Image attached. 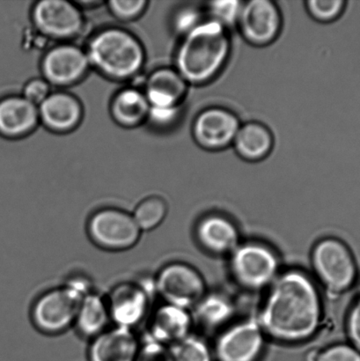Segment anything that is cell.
I'll return each instance as SVG.
<instances>
[{
  "instance_id": "obj_33",
  "label": "cell",
  "mask_w": 360,
  "mask_h": 361,
  "mask_svg": "<svg viewBox=\"0 0 360 361\" xmlns=\"http://www.w3.org/2000/svg\"><path fill=\"white\" fill-rule=\"evenodd\" d=\"M51 94V84L47 80L34 79L28 81L24 87L23 97L39 107Z\"/></svg>"
},
{
  "instance_id": "obj_5",
  "label": "cell",
  "mask_w": 360,
  "mask_h": 361,
  "mask_svg": "<svg viewBox=\"0 0 360 361\" xmlns=\"http://www.w3.org/2000/svg\"><path fill=\"white\" fill-rule=\"evenodd\" d=\"M311 262L317 279L331 298L343 295L357 281L354 255L341 240L328 237L319 240L312 250Z\"/></svg>"
},
{
  "instance_id": "obj_15",
  "label": "cell",
  "mask_w": 360,
  "mask_h": 361,
  "mask_svg": "<svg viewBox=\"0 0 360 361\" xmlns=\"http://www.w3.org/2000/svg\"><path fill=\"white\" fill-rule=\"evenodd\" d=\"M147 324L146 338L168 348L192 334L194 326L190 310L164 302L151 310Z\"/></svg>"
},
{
  "instance_id": "obj_14",
  "label": "cell",
  "mask_w": 360,
  "mask_h": 361,
  "mask_svg": "<svg viewBox=\"0 0 360 361\" xmlns=\"http://www.w3.org/2000/svg\"><path fill=\"white\" fill-rule=\"evenodd\" d=\"M89 67L87 52L72 44H61L49 49L42 62L44 79L58 87L77 83L86 75Z\"/></svg>"
},
{
  "instance_id": "obj_19",
  "label": "cell",
  "mask_w": 360,
  "mask_h": 361,
  "mask_svg": "<svg viewBox=\"0 0 360 361\" xmlns=\"http://www.w3.org/2000/svg\"><path fill=\"white\" fill-rule=\"evenodd\" d=\"M39 118L49 130L66 133L76 128L82 118V107L76 97L69 94H51L38 107Z\"/></svg>"
},
{
  "instance_id": "obj_22",
  "label": "cell",
  "mask_w": 360,
  "mask_h": 361,
  "mask_svg": "<svg viewBox=\"0 0 360 361\" xmlns=\"http://www.w3.org/2000/svg\"><path fill=\"white\" fill-rule=\"evenodd\" d=\"M111 324L106 295L92 290L80 303L74 328L81 338L91 339L107 331Z\"/></svg>"
},
{
  "instance_id": "obj_24",
  "label": "cell",
  "mask_w": 360,
  "mask_h": 361,
  "mask_svg": "<svg viewBox=\"0 0 360 361\" xmlns=\"http://www.w3.org/2000/svg\"><path fill=\"white\" fill-rule=\"evenodd\" d=\"M149 102L146 94L136 88H125L120 91L111 104L113 118L120 125L134 127L148 118Z\"/></svg>"
},
{
  "instance_id": "obj_13",
  "label": "cell",
  "mask_w": 360,
  "mask_h": 361,
  "mask_svg": "<svg viewBox=\"0 0 360 361\" xmlns=\"http://www.w3.org/2000/svg\"><path fill=\"white\" fill-rule=\"evenodd\" d=\"M241 123L234 112L224 108L204 109L193 123L192 134L199 146L209 151H220L234 143Z\"/></svg>"
},
{
  "instance_id": "obj_17",
  "label": "cell",
  "mask_w": 360,
  "mask_h": 361,
  "mask_svg": "<svg viewBox=\"0 0 360 361\" xmlns=\"http://www.w3.org/2000/svg\"><path fill=\"white\" fill-rule=\"evenodd\" d=\"M188 85L178 71L164 67L154 71L148 78L144 94L150 108H180L188 91Z\"/></svg>"
},
{
  "instance_id": "obj_12",
  "label": "cell",
  "mask_w": 360,
  "mask_h": 361,
  "mask_svg": "<svg viewBox=\"0 0 360 361\" xmlns=\"http://www.w3.org/2000/svg\"><path fill=\"white\" fill-rule=\"evenodd\" d=\"M237 26L249 44L257 47L269 45L276 40L281 31L280 11L271 0L243 3Z\"/></svg>"
},
{
  "instance_id": "obj_2",
  "label": "cell",
  "mask_w": 360,
  "mask_h": 361,
  "mask_svg": "<svg viewBox=\"0 0 360 361\" xmlns=\"http://www.w3.org/2000/svg\"><path fill=\"white\" fill-rule=\"evenodd\" d=\"M230 52L227 28L208 19L183 37L176 52V71L188 84L206 85L221 73Z\"/></svg>"
},
{
  "instance_id": "obj_21",
  "label": "cell",
  "mask_w": 360,
  "mask_h": 361,
  "mask_svg": "<svg viewBox=\"0 0 360 361\" xmlns=\"http://www.w3.org/2000/svg\"><path fill=\"white\" fill-rule=\"evenodd\" d=\"M235 312V302L221 293H206L190 310L193 325L206 332L223 331L231 324Z\"/></svg>"
},
{
  "instance_id": "obj_31",
  "label": "cell",
  "mask_w": 360,
  "mask_h": 361,
  "mask_svg": "<svg viewBox=\"0 0 360 361\" xmlns=\"http://www.w3.org/2000/svg\"><path fill=\"white\" fill-rule=\"evenodd\" d=\"M203 14L199 7L186 6L180 9L175 16L174 25L176 31L185 37L194 28L202 23Z\"/></svg>"
},
{
  "instance_id": "obj_8",
  "label": "cell",
  "mask_w": 360,
  "mask_h": 361,
  "mask_svg": "<svg viewBox=\"0 0 360 361\" xmlns=\"http://www.w3.org/2000/svg\"><path fill=\"white\" fill-rule=\"evenodd\" d=\"M87 235L95 246L107 251H126L139 243L142 231L130 212L104 207L88 219Z\"/></svg>"
},
{
  "instance_id": "obj_23",
  "label": "cell",
  "mask_w": 360,
  "mask_h": 361,
  "mask_svg": "<svg viewBox=\"0 0 360 361\" xmlns=\"http://www.w3.org/2000/svg\"><path fill=\"white\" fill-rule=\"evenodd\" d=\"M232 144L240 157L255 162L263 160L271 154L274 139L266 126L259 122H249L241 126Z\"/></svg>"
},
{
  "instance_id": "obj_26",
  "label": "cell",
  "mask_w": 360,
  "mask_h": 361,
  "mask_svg": "<svg viewBox=\"0 0 360 361\" xmlns=\"http://www.w3.org/2000/svg\"><path fill=\"white\" fill-rule=\"evenodd\" d=\"M173 361H213V350L204 338L190 334L169 348Z\"/></svg>"
},
{
  "instance_id": "obj_1",
  "label": "cell",
  "mask_w": 360,
  "mask_h": 361,
  "mask_svg": "<svg viewBox=\"0 0 360 361\" xmlns=\"http://www.w3.org/2000/svg\"><path fill=\"white\" fill-rule=\"evenodd\" d=\"M256 317L266 337L287 344L308 341L323 322L318 286L301 270L281 271L267 289Z\"/></svg>"
},
{
  "instance_id": "obj_7",
  "label": "cell",
  "mask_w": 360,
  "mask_h": 361,
  "mask_svg": "<svg viewBox=\"0 0 360 361\" xmlns=\"http://www.w3.org/2000/svg\"><path fill=\"white\" fill-rule=\"evenodd\" d=\"M154 278L123 281L113 286L106 295L113 326L134 330L147 320L154 309Z\"/></svg>"
},
{
  "instance_id": "obj_3",
  "label": "cell",
  "mask_w": 360,
  "mask_h": 361,
  "mask_svg": "<svg viewBox=\"0 0 360 361\" xmlns=\"http://www.w3.org/2000/svg\"><path fill=\"white\" fill-rule=\"evenodd\" d=\"M94 289L87 276H70L62 286L47 290L35 300L30 310L32 324L44 335L65 334L74 327L81 302Z\"/></svg>"
},
{
  "instance_id": "obj_9",
  "label": "cell",
  "mask_w": 360,
  "mask_h": 361,
  "mask_svg": "<svg viewBox=\"0 0 360 361\" xmlns=\"http://www.w3.org/2000/svg\"><path fill=\"white\" fill-rule=\"evenodd\" d=\"M154 282L156 295L162 302L190 311L206 295L202 276L181 262L165 264L154 276Z\"/></svg>"
},
{
  "instance_id": "obj_30",
  "label": "cell",
  "mask_w": 360,
  "mask_h": 361,
  "mask_svg": "<svg viewBox=\"0 0 360 361\" xmlns=\"http://www.w3.org/2000/svg\"><path fill=\"white\" fill-rule=\"evenodd\" d=\"M108 9L118 19L129 21L137 19L147 6L144 0H113L108 2Z\"/></svg>"
},
{
  "instance_id": "obj_10",
  "label": "cell",
  "mask_w": 360,
  "mask_h": 361,
  "mask_svg": "<svg viewBox=\"0 0 360 361\" xmlns=\"http://www.w3.org/2000/svg\"><path fill=\"white\" fill-rule=\"evenodd\" d=\"M266 336L256 316L229 325L218 334L213 349L217 361H259Z\"/></svg>"
},
{
  "instance_id": "obj_28",
  "label": "cell",
  "mask_w": 360,
  "mask_h": 361,
  "mask_svg": "<svg viewBox=\"0 0 360 361\" xmlns=\"http://www.w3.org/2000/svg\"><path fill=\"white\" fill-rule=\"evenodd\" d=\"M243 3L236 0L208 3L206 12L209 20L216 21L225 28L237 25Z\"/></svg>"
},
{
  "instance_id": "obj_25",
  "label": "cell",
  "mask_w": 360,
  "mask_h": 361,
  "mask_svg": "<svg viewBox=\"0 0 360 361\" xmlns=\"http://www.w3.org/2000/svg\"><path fill=\"white\" fill-rule=\"evenodd\" d=\"M168 212V204L163 198L151 196L139 202L132 214L141 231L150 232L164 222Z\"/></svg>"
},
{
  "instance_id": "obj_16",
  "label": "cell",
  "mask_w": 360,
  "mask_h": 361,
  "mask_svg": "<svg viewBox=\"0 0 360 361\" xmlns=\"http://www.w3.org/2000/svg\"><path fill=\"white\" fill-rule=\"evenodd\" d=\"M141 339L134 330L109 327L91 339L87 349L88 361H136Z\"/></svg>"
},
{
  "instance_id": "obj_27",
  "label": "cell",
  "mask_w": 360,
  "mask_h": 361,
  "mask_svg": "<svg viewBox=\"0 0 360 361\" xmlns=\"http://www.w3.org/2000/svg\"><path fill=\"white\" fill-rule=\"evenodd\" d=\"M345 0H309L306 3L310 16L319 23H330L343 16Z\"/></svg>"
},
{
  "instance_id": "obj_29",
  "label": "cell",
  "mask_w": 360,
  "mask_h": 361,
  "mask_svg": "<svg viewBox=\"0 0 360 361\" xmlns=\"http://www.w3.org/2000/svg\"><path fill=\"white\" fill-rule=\"evenodd\" d=\"M309 361H360V352L351 344L338 343L312 353Z\"/></svg>"
},
{
  "instance_id": "obj_35",
  "label": "cell",
  "mask_w": 360,
  "mask_h": 361,
  "mask_svg": "<svg viewBox=\"0 0 360 361\" xmlns=\"http://www.w3.org/2000/svg\"><path fill=\"white\" fill-rule=\"evenodd\" d=\"M181 107L175 109H149L148 119L158 127H169L178 121Z\"/></svg>"
},
{
  "instance_id": "obj_4",
  "label": "cell",
  "mask_w": 360,
  "mask_h": 361,
  "mask_svg": "<svg viewBox=\"0 0 360 361\" xmlns=\"http://www.w3.org/2000/svg\"><path fill=\"white\" fill-rule=\"evenodd\" d=\"M87 55L90 66L113 80H127L139 73L144 51L132 34L120 28H107L91 39Z\"/></svg>"
},
{
  "instance_id": "obj_20",
  "label": "cell",
  "mask_w": 360,
  "mask_h": 361,
  "mask_svg": "<svg viewBox=\"0 0 360 361\" xmlns=\"http://www.w3.org/2000/svg\"><path fill=\"white\" fill-rule=\"evenodd\" d=\"M40 120L37 106L23 97L0 99V135L19 137L26 135L37 127Z\"/></svg>"
},
{
  "instance_id": "obj_6",
  "label": "cell",
  "mask_w": 360,
  "mask_h": 361,
  "mask_svg": "<svg viewBox=\"0 0 360 361\" xmlns=\"http://www.w3.org/2000/svg\"><path fill=\"white\" fill-rule=\"evenodd\" d=\"M229 267L242 288L255 292L269 288L281 272L276 252L266 244L255 242L240 243L230 254Z\"/></svg>"
},
{
  "instance_id": "obj_18",
  "label": "cell",
  "mask_w": 360,
  "mask_h": 361,
  "mask_svg": "<svg viewBox=\"0 0 360 361\" xmlns=\"http://www.w3.org/2000/svg\"><path fill=\"white\" fill-rule=\"evenodd\" d=\"M197 242L204 250L214 255H230L241 243L237 226L220 214L203 218L196 228Z\"/></svg>"
},
{
  "instance_id": "obj_11",
  "label": "cell",
  "mask_w": 360,
  "mask_h": 361,
  "mask_svg": "<svg viewBox=\"0 0 360 361\" xmlns=\"http://www.w3.org/2000/svg\"><path fill=\"white\" fill-rule=\"evenodd\" d=\"M32 17L39 31L58 40L76 37L84 27V18L80 6L66 0L37 2Z\"/></svg>"
},
{
  "instance_id": "obj_36",
  "label": "cell",
  "mask_w": 360,
  "mask_h": 361,
  "mask_svg": "<svg viewBox=\"0 0 360 361\" xmlns=\"http://www.w3.org/2000/svg\"><path fill=\"white\" fill-rule=\"evenodd\" d=\"M359 293H360V282H359ZM360 296V295H359Z\"/></svg>"
},
{
  "instance_id": "obj_32",
  "label": "cell",
  "mask_w": 360,
  "mask_h": 361,
  "mask_svg": "<svg viewBox=\"0 0 360 361\" xmlns=\"http://www.w3.org/2000/svg\"><path fill=\"white\" fill-rule=\"evenodd\" d=\"M136 361H173L168 346L159 344L150 338L141 339V345Z\"/></svg>"
},
{
  "instance_id": "obj_34",
  "label": "cell",
  "mask_w": 360,
  "mask_h": 361,
  "mask_svg": "<svg viewBox=\"0 0 360 361\" xmlns=\"http://www.w3.org/2000/svg\"><path fill=\"white\" fill-rule=\"evenodd\" d=\"M347 331L350 344L360 352V296L349 311Z\"/></svg>"
}]
</instances>
